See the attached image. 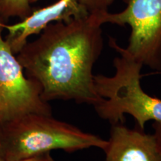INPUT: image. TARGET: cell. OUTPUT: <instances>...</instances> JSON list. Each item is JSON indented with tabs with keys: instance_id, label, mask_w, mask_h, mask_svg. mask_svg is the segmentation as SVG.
<instances>
[{
	"instance_id": "1",
	"label": "cell",
	"mask_w": 161,
	"mask_h": 161,
	"mask_svg": "<svg viewBox=\"0 0 161 161\" xmlns=\"http://www.w3.org/2000/svg\"><path fill=\"white\" fill-rule=\"evenodd\" d=\"M103 25L100 14L55 22L20 50L17 59L44 101L99 103L92 69L103 50Z\"/></svg>"
},
{
	"instance_id": "2",
	"label": "cell",
	"mask_w": 161,
	"mask_h": 161,
	"mask_svg": "<svg viewBox=\"0 0 161 161\" xmlns=\"http://www.w3.org/2000/svg\"><path fill=\"white\" fill-rule=\"evenodd\" d=\"M108 141L63 121L42 114H27L0 123V154L5 161H18L53 150L75 152L104 150Z\"/></svg>"
},
{
	"instance_id": "3",
	"label": "cell",
	"mask_w": 161,
	"mask_h": 161,
	"mask_svg": "<svg viewBox=\"0 0 161 161\" xmlns=\"http://www.w3.org/2000/svg\"><path fill=\"white\" fill-rule=\"evenodd\" d=\"M109 44L119 56L114 60V75H94L96 91L101 98L94 106L97 114L111 125L123 123L128 114L142 130L149 121L161 122V100L147 94L141 86L143 66L128 55L115 38L110 37Z\"/></svg>"
},
{
	"instance_id": "4",
	"label": "cell",
	"mask_w": 161,
	"mask_h": 161,
	"mask_svg": "<svg viewBox=\"0 0 161 161\" xmlns=\"http://www.w3.org/2000/svg\"><path fill=\"white\" fill-rule=\"evenodd\" d=\"M119 13H100L102 23L130 28L125 52L142 66L161 72V0H123Z\"/></svg>"
},
{
	"instance_id": "5",
	"label": "cell",
	"mask_w": 161,
	"mask_h": 161,
	"mask_svg": "<svg viewBox=\"0 0 161 161\" xmlns=\"http://www.w3.org/2000/svg\"><path fill=\"white\" fill-rule=\"evenodd\" d=\"M0 26V123L27 114L52 115L38 84L25 75L17 55L3 36Z\"/></svg>"
},
{
	"instance_id": "6",
	"label": "cell",
	"mask_w": 161,
	"mask_h": 161,
	"mask_svg": "<svg viewBox=\"0 0 161 161\" xmlns=\"http://www.w3.org/2000/svg\"><path fill=\"white\" fill-rule=\"evenodd\" d=\"M88 15L78 0H58L52 5L33 11L31 15L19 23L14 25L0 23V26L8 31L5 39L13 53L17 55L31 36L39 35L49 24Z\"/></svg>"
},
{
	"instance_id": "7",
	"label": "cell",
	"mask_w": 161,
	"mask_h": 161,
	"mask_svg": "<svg viewBox=\"0 0 161 161\" xmlns=\"http://www.w3.org/2000/svg\"><path fill=\"white\" fill-rule=\"evenodd\" d=\"M105 161H161L155 136L140 129H130L123 123L112 125Z\"/></svg>"
},
{
	"instance_id": "8",
	"label": "cell",
	"mask_w": 161,
	"mask_h": 161,
	"mask_svg": "<svg viewBox=\"0 0 161 161\" xmlns=\"http://www.w3.org/2000/svg\"><path fill=\"white\" fill-rule=\"evenodd\" d=\"M32 11L29 0H0V23H5L12 17L23 20Z\"/></svg>"
},
{
	"instance_id": "9",
	"label": "cell",
	"mask_w": 161,
	"mask_h": 161,
	"mask_svg": "<svg viewBox=\"0 0 161 161\" xmlns=\"http://www.w3.org/2000/svg\"><path fill=\"white\" fill-rule=\"evenodd\" d=\"M39 0H29L30 4L35 3ZM78 3L89 14L108 12V8L114 0H78Z\"/></svg>"
},
{
	"instance_id": "10",
	"label": "cell",
	"mask_w": 161,
	"mask_h": 161,
	"mask_svg": "<svg viewBox=\"0 0 161 161\" xmlns=\"http://www.w3.org/2000/svg\"><path fill=\"white\" fill-rule=\"evenodd\" d=\"M152 127L154 129V135L155 136L161 155V122H154L152 124Z\"/></svg>"
},
{
	"instance_id": "11",
	"label": "cell",
	"mask_w": 161,
	"mask_h": 161,
	"mask_svg": "<svg viewBox=\"0 0 161 161\" xmlns=\"http://www.w3.org/2000/svg\"><path fill=\"white\" fill-rule=\"evenodd\" d=\"M18 161H55L50 153H46V154H40V155L32 157L27 159H23Z\"/></svg>"
},
{
	"instance_id": "12",
	"label": "cell",
	"mask_w": 161,
	"mask_h": 161,
	"mask_svg": "<svg viewBox=\"0 0 161 161\" xmlns=\"http://www.w3.org/2000/svg\"><path fill=\"white\" fill-rule=\"evenodd\" d=\"M0 161H5L3 159V158H2V156H1V154H0Z\"/></svg>"
}]
</instances>
